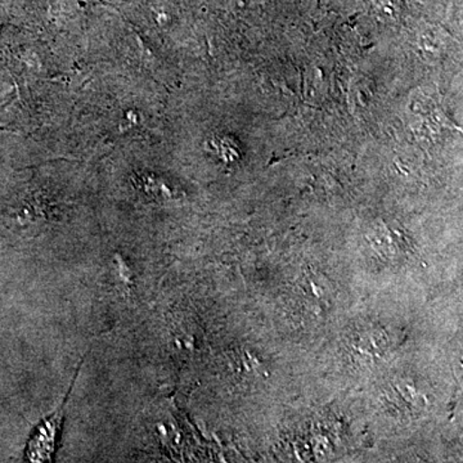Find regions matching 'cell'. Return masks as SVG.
Listing matches in <instances>:
<instances>
[{
  "label": "cell",
  "mask_w": 463,
  "mask_h": 463,
  "mask_svg": "<svg viewBox=\"0 0 463 463\" xmlns=\"http://www.w3.org/2000/svg\"><path fill=\"white\" fill-rule=\"evenodd\" d=\"M72 385L67 392L63 403L54 411L51 416L43 420L41 425L36 428L30 438L26 448V458L30 462H50L56 452V443L63 420H65V410L67 401L71 394Z\"/></svg>",
  "instance_id": "obj_1"
}]
</instances>
